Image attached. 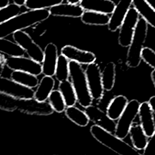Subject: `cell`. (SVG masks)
<instances>
[{
    "label": "cell",
    "instance_id": "20",
    "mask_svg": "<svg viewBox=\"0 0 155 155\" xmlns=\"http://www.w3.org/2000/svg\"><path fill=\"white\" fill-rule=\"evenodd\" d=\"M54 84L55 81L52 76L44 75L34 92L33 97L41 102L46 101L53 91Z\"/></svg>",
    "mask_w": 155,
    "mask_h": 155
},
{
    "label": "cell",
    "instance_id": "35",
    "mask_svg": "<svg viewBox=\"0 0 155 155\" xmlns=\"http://www.w3.org/2000/svg\"><path fill=\"white\" fill-rule=\"evenodd\" d=\"M148 103L150 104V106L154 114H155V96H153L151 97L148 101Z\"/></svg>",
    "mask_w": 155,
    "mask_h": 155
},
{
    "label": "cell",
    "instance_id": "32",
    "mask_svg": "<svg viewBox=\"0 0 155 155\" xmlns=\"http://www.w3.org/2000/svg\"><path fill=\"white\" fill-rule=\"evenodd\" d=\"M21 10V6L13 2L9 4L5 7L0 8V24L19 15Z\"/></svg>",
    "mask_w": 155,
    "mask_h": 155
},
{
    "label": "cell",
    "instance_id": "5",
    "mask_svg": "<svg viewBox=\"0 0 155 155\" xmlns=\"http://www.w3.org/2000/svg\"><path fill=\"white\" fill-rule=\"evenodd\" d=\"M148 23L143 18H139L127 54L126 64L128 67L136 68L139 65L142 60L141 53L146 41Z\"/></svg>",
    "mask_w": 155,
    "mask_h": 155
},
{
    "label": "cell",
    "instance_id": "15",
    "mask_svg": "<svg viewBox=\"0 0 155 155\" xmlns=\"http://www.w3.org/2000/svg\"><path fill=\"white\" fill-rule=\"evenodd\" d=\"M58 48L52 43H48L44 50V59L42 64V73L46 76L54 75L56 66L58 61Z\"/></svg>",
    "mask_w": 155,
    "mask_h": 155
},
{
    "label": "cell",
    "instance_id": "9",
    "mask_svg": "<svg viewBox=\"0 0 155 155\" xmlns=\"http://www.w3.org/2000/svg\"><path fill=\"white\" fill-rule=\"evenodd\" d=\"M13 38L15 42L25 50L29 58L42 63L44 59V51L33 41L27 33L22 30H18L13 34Z\"/></svg>",
    "mask_w": 155,
    "mask_h": 155
},
{
    "label": "cell",
    "instance_id": "18",
    "mask_svg": "<svg viewBox=\"0 0 155 155\" xmlns=\"http://www.w3.org/2000/svg\"><path fill=\"white\" fill-rule=\"evenodd\" d=\"M79 5L84 10L94 11L106 14H111L115 3L111 0H82Z\"/></svg>",
    "mask_w": 155,
    "mask_h": 155
},
{
    "label": "cell",
    "instance_id": "16",
    "mask_svg": "<svg viewBox=\"0 0 155 155\" xmlns=\"http://www.w3.org/2000/svg\"><path fill=\"white\" fill-rule=\"evenodd\" d=\"M138 115L144 132L148 137H150L155 131V122L153 112L148 102H143L140 104Z\"/></svg>",
    "mask_w": 155,
    "mask_h": 155
},
{
    "label": "cell",
    "instance_id": "33",
    "mask_svg": "<svg viewBox=\"0 0 155 155\" xmlns=\"http://www.w3.org/2000/svg\"><path fill=\"white\" fill-rule=\"evenodd\" d=\"M142 59L155 70V51L149 47H143L141 53Z\"/></svg>",
    "mask_w": 155,
    "mask_h": 155
},
{
    "label": "cell",
    "instance_id": "14",
    "mask_svg": "<svg viewBox=\"0 0 155 155\" xmlns=\"http://www.w3.org/2000/svg\"><path fill=\"white\" fill-rule=\"evenodd\" d=\"M133 0H119L116 4L113 12L110 18L108 28L111 31H116L120 28L126 15L132 5Z\"/></svg>",
    "mask_w": 155,
    "mask_h": 155
},
{
    "label": "cell",
    "instance_id": "30",
    "mask_svg": "<svg viewBox=\"0 0 155 155\" xmlns=\"http://www.w3.org/2000/svg\"><path fill=\"white\" fill-rule=\"evenodd\" d=\"M48 101L54 111L62 113L65 111L67 106L64 99L59 90H53L48 97Z\"/></svg>",
    "mask_w": 155,
    "mask_h": 155
},
{
    "label": "cell",
    "instance_id": "23",
    "mask_svg": "<svg viewBox=\"0 0 155 155\" xmlns=\"http://www.w3.org/2000/svg\"><path fill=\"white\" fill-rule=\"evenodd\" d=\"M110 16L106 13L84 10L81 16V21L87 25H108Z\"/></svg>",
    "mask_w": 155,
    "mask_h": 155
},
{
    "label": "cell",
    "instance_id": "21",
    "mask_svg": "<svg viewBox=\"0 0 155 155\" xmlns=\"http://www.w3.org/2000/svg\"><path fill=\"white\" fill-rule=\"evenodd\" d=\"M129 134L133 147L137 150H143L148 143V137L146 135L141 125L133 124L130 128Z\"/></svg>",
    "mask_w": 155,
    "mask_h": 155
},
{
    "label": "cell",
    "instance_id": "37",
    "mask_svg": "<svg viewBox=\"0 0 155 155\" xmlns=\"http://www.w3.org/2000/svg\"><path fill=\"white\" fill-rule=\"evenodd\" d=\"M26 2V0H13V2L16 5H18L19 6L24 5L25 3Z\"/></svg>",
    "mask_w": 155,
    "mask_h": 155
},
{
    "label": "cell",
    "instance_id": "11",
    "mask_svg": "<svg viewBox=\"0 0 155 155\" xmlns=\"http://www.w3.org/2000/svg\"><path fill=\"white\" fill-rule=\"evenodd\" d=\"M84 111L86 113L90 120L95 125L109 132L114 133L116 123L107 115V113L92 105L85 107Z\"/></svg>",
    "mask_w": 155,
    "mask_h": 155
},
{
    "label": "cell",
    "instance_id": "26",
    "mask_svg": "<svg viewBox=\"0 0 155 155\" xmlns=\"http://www.w3.org/2000/svg\"><path fill=\"white\" fill-rule=\"evenodd\" d=\"M58 90L61 91L67 107L74 105L78 102L74 89L68 79L59 82Z\"/></svg>",
    "mask_w": 155,
    "mask_h": 155
},
{
    "label": "cell",
    "instance_id": "4",
    "mask_svg": "<svg viewBox=\"0 0 155 155\" xmlns=\"http://www.w3.org/2000/svg\"><path fill=\"white\" fill-rule=\"evenodd\" d=\"M69 78L79 105L84 108L91 105L93 98L89 91L85 72L79 63L69 61Z\"/></svg>",
    "mask_w": 155,
    "mask_h": 155
},
{
    "label": "cell",
    "instance_id": "7",
    "mask_svg": "<svg viewBox=\"0 0 155 155\" xmlns=\"http://www.w3.org/2000/svg\"><path fill=\"white\" fill-rule=\"evenodd\" d=\"M139 19L137 10L133 7H130L120 27L118 42L122 47H127L130 45Z\"/></svg>",
    "mask_w": 155,
    "mask_h": 155
},
{
    "label": "cell",
    "instance_id": "17",
    "mask_svg": "<svg viewBox=\"0 0 155 155\" xmlns=\"http://www.w3.org/2000/svg\"><path fill=\"white\" fill-rule=\"evenodd\" d=\"M50 15L70 18H81L84 10L79 4L61 3L54 5L49 9Z\"/></svg>",
    "mask_w": 155,
    "mask_h": 155
},
{
    "label": "cell",
    "instance_id": "27",
    "mask_svg": "<svg viewBox=\"0 0 155 155\" xmlns=\"http://www.w3.org/2000/svg\"><path fill=\"white\" fill-rule=\"evenodd\" d=\"M101 77L104 89L106 91L111 90L116 78V65L114 62H110L106 64L101 72Z\"/></svg>",
    "mask_w": 155,
    "mask_h": 155
},
{
    "label": "cell",
    "instance_id": "19",
    "mask_svg": "<svg viewBox=\"0 0 155 155\" xmlns=\"http://www.w3.org/2000/svg\"><path fill=\"white\" fill-rule=\"evenodd\" d=\"M132 5L148 24L155 28V8L147 0H133Z\"/></svg>",
    "mask_w": 155,
    "mask_h": 155
},
{
    "label": "cell",
    "instance_id": "10",
    "mask_svg": "<svg viewBox=\"0 0 155 155\" xmlns=\"http://www.w3.org/2000/svg\"><path fill=\"white\" fill-rule=\"evenodd\" d=\"M6 66L12 70L27 72L36 76L42 73V64L30 58L23 56H9L5 59Z\"/></svg>",
    "mask_w": 155,
    "mask_h": 155
},
{
    "label": "cell",
    "instance_id": "2",
    "mask_svg": "<svg viewBox=\"0 0 155 155\" xmlns=\"http://www.w3.org/2000/svg\"><path fill=\"white\" fill-rule=\"evenodd\" d=\"M50 15L48 9L29 10L19 13L0 24V38H4L16 31L42 22L47 19Z\"/></svg>",
    "mask_w": 155,
    "mask_h": 155
},
{
    "label": "cell",
    "instance_id": "29",
    "mask_svg": "<svg viewBox=\"0 0 155 155\" xmlns=\"http://www.w3.org/2000/svg\"><path fill=\"white\" fill-rule=\"evenodd\" d=\"M69 60L64 55L58 56L54 76L56 79L61 82L69 78Z\"/></svg>",
    "mask_w": 155,
    "mask_h": 155
},
{
    "label": "cell",
    "instance_id": "28",
    "mask_svg": "<svg viewBox=\"0 0 155 155\" xmlns=\"http://www.w3.org/2000/svg\"><path fill=\"white\" fill-rule=\"evenodd\" d=\"M0 52L8 56H23L25 50L16 42L4 38H0Z\"/></svg>",
    "mask_w": 155,
    "mask_h": 155
},
{
    "label": "cell",
    "instance_id": "13",
    "mask_svg": "<svg viewBox=\"0 0 155 155\" xmlns=\"http://www.w3.org/2000/svg\"><path fill=\"white\" fill-rule=\"evenodd\" d=\"M61 54L65 56L69 61H75L80 64H89L95 62V54L89 51L79 49L71 45L64 46L61 50Z\"/></svg>",
    "mask_w": 155,
    "mask_h": 155
},
{
    "label": "cell",
    "instance_id": "38",
    "mask_svg": "<svg viewBox=\"0 0 155 155\" xmlns=\"http://www.w3.org/2000/svg\"><path fill=\"white\" fill-rule=\"evenodd\" d=\"M67 2L71 4H78L82 0H66Z\"/></svg>",
    "mask_w": 155,
    "mask_h": 155
},
{
    "label": "cell",
    "instance_id": "39",
    "mask_svg": "<svg viewBox=\"0 0 155 155\" xmlns=\"http://www.w3.org/2000/svg\"><path fill=\"white\" fill-rule=\"evenodd\" d=\"M151 79L152 82L155 87V70L152 71V72L151 73Z\"/></svg>",
    "mask_w": 155,
    "mask_h": 155
},
{
    "label": "cell",
    "instance_id": "24",
    "mask_svg": "<svg viewBox=\"0 0 155 155\" xmlns=\"http://www.w3.org/2000/svg\"><path fill=\"white\" fill-rule=\"evenodd\" d=\"M10 79L21 85L33 88L39 84L37 76L33 74L18 70H13L10 74Z\"/></svg>",
    "mask_w": 155,
    "mask_h": 155
},
{
    "label": "cell",
    "instance_id": "34",
    "mask_svg": "<svg viewBox=\"0 0 155 155\" xmlns=\"http://www.w3.org/2000/svg\"><path fill=\"white\" fill-rule=\"evenodd\" d=\"M143 155H155V131L143 150Z\"/></svg>",
    "mask_w": 155,
    "mask_h": 155
},
{
    "label": "cell",
    "instance_id": "3",
    "mask_svg": "<svg viewBox=\"0 0 155 155\" xmlns=\"http://www.w3.org/2000/svg\"><path fill=\"white\" fill-rule=\"evenodd\" d=\"M90 131L96 140L120 155H140V153L135 148L117 137L115 134H113L112 133L95 124L90 127Z\"/></svg>",
    "mask_w": 155,
    "mask_h": 155
},
{
    "label": "cell",
    "instance_id": "1",
    "mask_svg": "<svg viewBox=\"0 0 155 155\" xmlns=\"http://www.w3.org/2000/svg\"><path fill=\"white\" fill-rule=\"evenodd\" d=\"M0 110L7 111L18 110L28 114L48 116L54 111L50 104L34 97L19 98L0 92Z\"/></svg>",
    "mask_w": 155,
    "mask_h": 155
},
{
    "label": "cell",
    "instance_id": "36",
    "mask_svg": "<svg viewBox=\"0 0 155 155\" xmlns=\"http://www.w3.org/2000/svg\"><path fill=\"white\" fill-rule=\"evenodd\" d=\"M10 0H0V8L6 7L9 4Z\"/></svg>",
    "mask_w": 155,
    "mask_h": 155
},
{
    "label": "cell",
    "instance_id": "8",
    "mask_svg": "<svg viewBox=\"0 0 155 155\" xmlns=\"http://www.w3.org/2000/svg\"><path fill=\"white\" fill-rule=\"evenodd\" d=\"M90 94L94 100H100L104 96L101 71L98 64L92 62L87 65L85 70Z\"/></svg>",
    "mask_w": 155,
    "mask_h": 155
},
{
    "label": "cell",
    "instance_id": "6",
    "mask_svg": "<svg viewBox=\"0 0 155 155\" xmlns=\"http://www.w3.org/2000/svg\"><path fill=\"white\" fill-rule=\"evenodd\" d=\"M140 103L136 99L128 101L124 111L117 119L114 134L123 139L129 134V130L133 121L138 115Z\"/></svg>",
    "mask_w": 155,
    "mask_h": 155
},
{
    "label": "cell",
    "instance_id": "31",
    "mask_svg": "<svg viewBox=\"0 0 155 155\" xmlns=\"http://www.w3.org/2000/svg\"><path fill=\"white\" fill-rule=\"evenodd\" d=\"M64 0H26L24 4L28 10L47 9L57 4H61Z\"/></svg>",
    "mask_w": 155,
    "mask_h": 155
},
{
    "label": "cell",
    "instance_id": "22",
    "mask_svg": "<svg viewBox=\"0 0 155 155\" xmlns=\"http://www.w3.org/2000/svg\"><path fill=\"white\" fill-rule=\"evenodd\" d=\"M128 99L123 95H118L113 97L107 108V115L113 120H117L124 111L127 104Z\"/></svg>",
    "mask_w": 155,
    "mask_h": 155
},
{
    "label": "cell",
    "instance_id": "12",
    "mask_svg": "<svg viewBox=\"0 0 155 155\" xmlns=\"http://www.w3.org/2000/svg\"><path fill=\"white\" fill-rule=\"evenodd\" d=\"M0 92L19 98H31L35 91L33 88L16 83L11 79L0 76Z\"/></svg>",
    "mask_w": 155,
    "mask_h": 155
},
{
    "label": "cell",
    "instance_id": "25",
    "mask_svg": "<svg viewBox=\"0 0 155 155\" xmlns=\"http://www.w3.org/2000/svg\"><path fill=\"white\" fill-rule=\"evenodd\" d=\"M65 114L71 121L78 126L86 127L89 123L90 119L86 113L74 105L67 107L65 110Z\"/></svg>",
    "mask_w": 155,
    "mask_h": 155
}]
</instances>
